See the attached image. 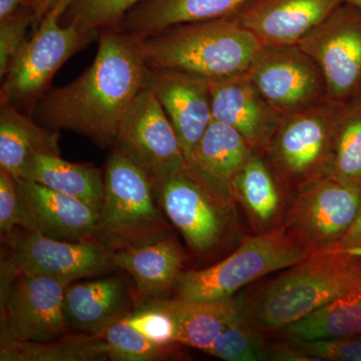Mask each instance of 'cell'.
<instances>
[{
	"label": "cell",
	"mask_w": 361,
	"mask_h": 361,
	"mask_svg": "<svg viewBox=\"0 0 361 361\" xmlns=\"http://www.w3.org/2000/svg\"><path fill=\"white\" fill-rule=\"evenodd\" d=\"M147 71L141 39L104 28L90 68L71 84L45 92L33 113L44 127L113 148L123 116L145 89Z\"/></svg>",
	"instance_id": "obj_1"
},
{
	"label": "cell",
	"mask_w": 361,
	"mask_h": 361,
	"mask_svg": "<svg viewBox=\"0 0 361 361\" xmlns=\"http://www.w3.org/2000/svg\"><path fill=\"white\" fill-rule=\"evenodd\" d=\"M360 286V256L334 248L315 252L236 297L242 319L269 338Z\"/></svg>",
	"instance_id": "obj_2"
},
{
	"label": "cell",
	"mask_w": 361,
	"mask_h": 361,
	"mask_svg": "<svg viewBox=\"0 0 361 361\" xmlns=\"http://www.w3.org/2000/svg\"><path fill=\"white\" fill-rule=\"evenodd\" d=\"M141 47L149 68L217 80L246 73L262 45L231 16L171 26Z\"/></svg>",
	"instance_id": "obj_3"
},
{
	"label": "cell",
	"mask_w": 361,
	"mask_h": 361,
	"mask_svg": "<svg viewBox=\"0 0 361 361\" xmlns=\"http://www.w3.org/2000/svg\"><path fill=\"white\" fill-rule=\"evenodd\" d=\"M154 187L159 206L196 257L231 253L244 238L236 202L215 193L189 168L163 178Z\"/></svg>",
	"instance_id": "obj_4"
},
{
	"label": "cell",
	"mask_w": 361,
	"mask_h": 361,
	"mask_svg": "<svg viewBox=\"0 0 361 361\" xmlns=\"http://www.w3.org/2000/svg\"><path fill=\"white\" fill-rule=\"evenodd\" d=\"M311 254L284 227L244 236L239 245L218 262L203 269L183 271L176 284V298L187 301L232 298L248 285L297 264Z\"/></svg>",
	"instance_id": "obj_5"
},
{
	"label": "cell",
	"mask_w": 361,
	"mask_h": 361,
	"mask_svg": "<svg viewBox=\"0 0 361 361\" xmlns=\"http://www.w3.org/2000/svg\"><path fill=\"white\" fill-rule=\"evenodd\" d=\"M344 106L326 99L281 116L262 154L292 198L331 174Z\"/></svg>",
	"instance_id": "obj_6"
},
{
	"label": "cell",
	"mask_w": 361,
	"mask_h": 361,
	"mask_svg": "<svg viewBox=\"0 0 361 361\" xmlns=\"http://www.w3.org/2000/svg\"><path fill=\"white\" fill-rule=\"evenodd\" d=\"M104 178L97 241L114 252L170 234V225L157 206L153 180L134 161L111 148Z\"/></svg>",
	"instance_id": "obj_7"
},
{
	"label": "cell",
	"mask_w": 361,
	"mask_h": 361,
	"mask_svg": "<svg viewBox=\"0 0 361 361\" xmlns=\"http://www.w3.org/2000/svg\"><path fill=\"white\" fill-rule=\"evenodd\" d=\"M71 0H56L13 59L1 87V99L32 106L44 96L54 75L92 42L73 25H61Z\"/></svg>",
	"instance_id": "obj_8"
},
{
	"label": "cell",
	"mask_w": 361,
	"mask_h": 361,
	"mask_svg": "<svg viewBox=\"0 0 361 361\" xmlns=\"http://www.w3.org/2000/svg\"><path fill=\"white\" fill-rule=\"evenodd\" d=\"M68 282L1 272V334L6 342H47L70 334L65 313Z\"/></svg>",
	"instance_id": "obj_9"
},
{
	"label": "cell",
	"mask_w": 361,
	"mask_h": 361,
	"mask_svg": "<svg viewBox=\"0 0 361 361\" xmlns=\"http://www.w3.org/2000/svg\"><path fill=\"white\" fill-rule=\"evenodd\" d=\"M361 210V187L323 178L294 195L283 227L310 253L337 248Z\"/></svg>",
	"instance_id": "obj_10"
},
{
	"label": "cell",
	"mask_w": 361,
	"mask_h": 361,
	"mask_svg": "<svg viewBox=\"0 0 361 361\" xmlns=\"http://www.w3.org/2000/svg\"><path fill=\"white\" fill-rule=\"evenodd\" d=\"M11 249L1 272L25 273L73 283L115 267L111 251L97 240L66 241L18 228L4 237Z\"/></svg>",
	"instance_id": "obj_11"
},
{
	"label": "cell",
	"mask_w": 361,
	"mask_h": 361,
	"mask_svg": "<svg viewBox=\"0 0 361 361\" xmlns=\"http://www.w3.org/2000/svg\"><path fill=\"white\" fill-rule=\"evenodd\" d=\"M322 71L326 99L348 104L361 94V8L344 1L300 42Z\"/></svg>",
	"instance_id": "obj_12"
},
{
	"label": "cell",
	"mask_w": 361,
	"mask_h": 361,
	"mask_svg": "<svg viewBox=\"0 0 361 361\" xmlns=\"http://www.w3.org/2000/svg\"><path fill=\"white\" fill-rule=\"evenodd\" d=\"M113 148L144 170L154 185L188 167L167 114L153 92L146 87L123 116Z\"/></svg>",
	"instance_id": "obj_13"
},
{
	"label": "cell",
	"mask_w": 361,
	"mask_h": 361,
	"mask_svg": "<svg viewBox=\"0 0 361 361\" xmlns=\"http://www.w3.org/2000/svg\"><path fill=\"white\" fill-rule=\"evenodd\" d=\"M247 75L280 116L326 99L322 71L298 44L262 45Z\"/></svg>",
	"instance_id": "obj_14"
},
{
	"label": "cell",
	"mask_w": 361,
	"mask_h": 361,
	"mask_svg": "<svg viewBox=\"0 0 361 361\" xmlns=\"http://www.w3.org/2000/svg\"><path fill=\"white\" fill-rule=\"evenodd\" d=\"M145 87L153 92L167 114L188 161L213 121L210 80L148 68Z\"/></svg>",
	"instance_id": "obj_15"
},
{
	"label": "cell",
	"mask_w": 361,
	"mask_h": 361,
	"mask_svg": "<svg viewBox=\"0 0 361 361\" xmlns=\"http://www.w3.org/2000/svg\"><path fill=\"white\" fill-rule=\"evenodd\" d=\"M20 227L66 241L96 240L99 212L32 180H18Z\"/></svg>",
	"instance_id": "obj_16"
},
{
	"label": "cell",
	"mask_w": 361,
	"mask_h": 361,
	"mask_svg": "<svg viewBox=\"0 0 361 361\" xmlns=\"http://www.w3.org/2000/svg\"><path fill=\"white\" fill-rule=\"evenodd\" d=\"M345 0H249L232 16L261 45H291Z\"/></svg>",
	"instance_id": "obj_17"
},
{
	"label": "cell",
	"mask_w": 361,
	"mask_h": 361,
	"mask_svg": "<svg viewBox=\"0 0 361 361\" xmlns=\"http://www.w3.org/2000/svg\"><path fill=\"white\" fill-rule=\"evenodd\" d=\"M213 120L236 130L255 152L263 153L281 116L246 73L210 80Z\"/></svg>",
	"instance_id": "obj_18"
},
{
	"label": "cell",
	"mask_w": 361,
	"mask_h": 361,
	"mask_svg": "<svg viewBox=\"0 0 361 361\" xmlns=\"http://www.w3.org/2000/svg\"><path fill=\"white\" fill-rule=\"evenodd\" d=\"M232 196L243 209L254 234L283 227L293 199L260 152H254L235 178Z\"/></svg>",
	"instance_id": "obj_19"
},
{
	"label": "cell",
	"mask_w": 361,
	"mask_h": 361,
	"mask_svg": "<svg viewBox=\"0 0 361 361\" xmlns=\"http://www.w3.org/2000/svg\"><path fill=\"white\" fill-rule=\"evenodd\" d=\"M254 152L236 130L213 120L188 160V168L215 193L234 200L233 182Z\"/></svg>",
	"instance_id": "obj_20"
},
{
	"label": "cell",
	"mask_w": 361,
	"mask_h": 361,
	"mask_svg": "<svg viewBox=\"0 0 361 361\" xmlns=\"http://www.w3.org/2000/svg\"><path fill=\"white\" fill-rule=\"evenodd\" d=\"M111 257L115 267L126 271L137 291L149 299L167 298L184 271L182 247L171 233L154 241L111 252Z\"/></svg>",
	"instance_id": "obj_21"
},
{
	"label": "cell",
	"mask_w": 361,
	"mask_h": 361,
	"mask_svg": "<svg viewBox=\"0 0 361 361\" xmlns=\"http://www.w3.org/2000/svg\"><path fill=\"white\" fill-rule=\"evenodd\" d=\"M249 0H147L126 14L116 30L142 39L182 23L231 18Z\"/></svg>",
	"instance_id": "obj_22"
},
{
	"label": "cell",
	"mask_w": 361,
	"mask_h": 361,
	"mask_svg": "<svg viewBox=\"0 0 361 361\" xmlns=\"http://www.w3.org/2000/svg\"><path fill=\"white\" fill-rule=\"evenodd\" d=\"M128 292L118 276L68 285L65 294V313L71 329L97 334L127 314Z\"/></svg>",
	"instance_id": "obj_23"
},
{
	"label": "cell",
	"mask_w": 361,
	"mask_h": 361,
	"mask_svg": "<svg viewBox=\"0 0 361 361\" xmlns=\"http://www.w3.org/2000/svg\"><path fill=\"white\" fill-rule=\"evenodd\" d=\"M148 301L172 316L180 344L205 353L228 325L241 317L236 296L217 301H187L176 297Z\"/></svg>",
	"instance_id": "obj_24"
},
{
	"label": "cell",
	"mask_w": 361,
	"mask_h": 361,
	"mask_svg": "<svg viewBox=\"0 0 361 361\" xmlns=\"http://www.w3.org/2000/svg\"><path fill=\"white\" fill-rule=\"evenodd\" d=\"M59 130L33 122L14 104L0 103V170L16 180L23 178L26 165L37 153L61 155Z\"/></svg>",
	"instance_id": "obj_25"
},
{
	"label": "cell",
	"mask_w": 361,
	"mask_h": 361,
	"mask_svg": "<svg viewBox=\"0 0 361 361\" xmlns=\"http://www.w3.org/2000/svg\"><path fill=\"white\" fill-rule=\"evenodd\" d=\"M21 179L39 183L84 202L99 213L104 199V171L90 164L71 163L51 153H37L26 165Z\"/></svg>",
	"instance_id": "obj_26"
},
{
	"label": "cell",
	"mask_w": 361,
	"mask_h": 361,
	"mask_svg": "<svg viewBox=\"0 0 361 361\" xmlns=\"http://www.w3.org/2000/svg\"><path fill=\"white\" fill-rule=\"evenodd\" d=\"M284 338L316 341L361 334V286L292 323L279 332Z\"/></svg>",
	"instance_id": "obj_27"
},
{
	"label": "cell",
	"mask_w": 361,
	"mask_h": 361,
	"mask_svg": "<svg viewBox=\"0 0 361 361\" xmlns=\"http://www.w3.org/2000/svg\"><path fill=\"white\" fill-rule=\"evenodd\" d=\"M1 361L111 360L103 338L96 334H68L47 342L11 341L0 343Z\"/></svg>",
	"instance_id": "obj_28"
},
{
	"label": "cell",
	"mask_w": 361,
	"mask_h": 361,
	"mask_svg": "<svg viewBox=\"0 0 361 361\" xmlns=\"http://www.w3.org/2000/svg\"><path fill=\"white\" fill-rule=\"evenodd\" d=\"M330 177L361 187V94L342 111Z\"/></svg>",
	"instance_id": "obj_29"
},
{
	"label": "cell",
	"mask_w": 361,
	"mask_h": 361,
	"mask_svg": "<svg viewBox=\"0 0 361 361\" xmlns=\"http://www.w3.org/2000/svg\"><path fill=\"white\" fill-rule=\"evenodd\" d=\"M96 336L108 345L111 360L153 361L183 357L178 345L163 346L154 343L123 322L122 318L108 325Z\"/></svg>",
	"instance_id": "obj_30"
},
{
	"label": "cell",
	"mask_w": 361,
	"mask_h": 361,
	"mask_svg": "<svg viewBox=\"0 0 361 361\" xmlns=\"http://www.w3.org/2000/svg\"><path fill=\"white\" fill-rule=\"evenodd\" d=\"M147 0H71L68 25L94 39L104 28L115 27L126 14Z\"/></svg>",
	"instance_id": "obj_31"
},
{
	"label": "cell",
	"mask_w": 361,
	"mask_h": 361,
	"mask_svg": "<svg viewBox=\"0 0 361 361\" xmlns=\"http://www.w3.org/2000/svg\"><path fill=\"white\" fill-rule=\"evenodd\" d=\"M267 341L240 317L221 332L207 353L227 361H265Z\"/></svg>",
	"instance_id": "obj_32"
},
{
	"label": "cell",
	"mask_w": 361,
	"mask_h": 361,
	"mask_svg": "<svg viewBox=\"0 0 361 361\" xmlns=\"http://www.w3.org/2000/svg\"><path fill=\"white\" fill-rule=\"evenodd\" d=\"M122 319L149 341L159 345H178V329L167 311L147 302L139 310L128 312Z\"/></svg>",
	"instance_id": "obj_33"
},
{
	"label": "cell",
	"mask_w": 361,
	"mask_h": 361,
	"mask_svg": "<svg viewBox=\"0 0 361 361\" xmlns=\"http://www.w3.org/2000/svg\"><path fill=\"white\" fill-rule=\"evenodd\" d=\"M35 13L30 7L0 21V78L6 77L13 59L26 42L28 26L35 25Z\"/></svg>",
	"instance_id": "obj_34"
},
{
	"label": "cell",
	"mask_w": 361,
	"mask_h": 361,
	"mask_svg": "<svg viewBox=\"0 0 361 361\" xmlns=\"http://www.w3.org/2000/svg\"><path fill=\"white\" fill-rule=\"evenodd\" d=\"M294 341L312 361H361V334Z\"/></svg>",
	"instance_id": "obj_35"
},
{
	"label": "cell",
	"mask_w": 361,
	"mask_h": 361,
	"mask_svg": "<svg viewBox=\"0 0 361 361\" xmlns=\"http://www.w3.org/2000/svg\"><path fill=\"white\" fill-rule=\"evenodd\" d=\"M20 227L18 180L0 170V233L2 238Z\"/></svg>",
	"instance_id": "obj_36"
},
{
	"label": "cell",
	"mask_w": 361,
	"mask_h": 361,
	"mask_svg": "<svg viewBox=\"0 0 361 361\" xmlns=\"http://www.w3.org/2000/svg\"><path fill=\"white\" fill-rule=\"evenodd\" d=\"M267 360L270 361H312L292 339L268 342Z\"/></svg>",
	"instance_id": "obj_37"
},
{
	"label": "cell",
	"mask_w": 361,
	"mask_h": 361,
	"mask_svg": "<svg viewBox=\"0 0 361 361\" xmlns=\"http://www.w3.org/2000/svg\"><path fill=\"white\" fill-rule=\"evenodd\" d=\"M361 246V210L355 225L353 226L348 234L339 242L337 248L348 249Z\"/></svg>",
	"instance_id": "obj_38"
},
{
	"label": "cell",
	"mask_w": 361,
	"mask_h": 361,
	"mask_svg": "<svg viewBox=\"0 0 361 361\" xmlns=\"http://www.w3.org/2000/svg\"><path fill=\"white\" fill-rule=\"evenodd\" d=\"M28 6L27 0H0V21Z\"/></svg>",
	"instance_id": "obj_39"
},
{
	"label": "cell",
	"mask_w": 361,
	"mask_h": 361,
	"mask_svg": "<svg viewBox=\"0 0 361 361\" xmlns=\"http://www.w3.org/2000/svg\"><path fill=\"white\" fill-rule=\"evenodd\" d=\"M28 6L35 11V25H39L40 20L44 18L45 14L49 13V9L54 6L56 0H27Z\"/></svg>",
	"instance_id": "obj_40"
},
{
	"label": "cell",
	"mask_w": 361,
	"mask_h": 361,
	"mask_svg": "<svg viewBox=\"0 0 361 361\" xmlns=\"http://www.w3.org/2000/svg\"><path fill=\"white\" fill-rule=\"evenodd\" d=\"M341 250L348 252V253L353 254V255L360 256L361 257V246L353 247V248L341 249Z\"/></svg>",
	"instance_id": "obj_41"
},
{
	"label": "cell",
	"mask_w": 361,
	"mask_h": 361,
	"mask_svg": "<svg viewBox=\"0 0 361 361\" xmlns=\"http://www.w3.org/2000/svg\"><path fill=\"white\" fill-rule=\"evenodd\" d=\"M346 2H349V4H355V6L360 7L361 8V0H345Z\"/></svg>",
	"instance_id": "obj_42"
}]
</instances>
